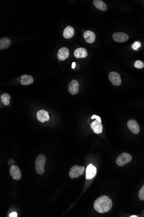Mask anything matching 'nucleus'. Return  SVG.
I'll return each mask as SVG.
<instances>
[{"mask_svg":"<svg viewBox=\"0 0 144 217\" xmlns=\"http://www.w3.org/2000/svg\"><path fill=\"white\" fill-rule=\"evenodd\" d=\"M112 205L111 198L106 196H101L95 201L94 204V209L100 213H107L110 211Z\"/></svg>","mask_w":144,"mask_h":217,"instance_id":"f257e3e1","label":"nucleus"},{"mask_svg":"<svg viewBox=\"0 0 144 217\" xmlns=\"http://www.w3.org/2000/svg\"><path fill=\"white\" fill-rule=\"evenodd\" d=\"M45 162L46 158L44 154H40L36 157L35 162V169L36 173L38 175H42L44 173Z\"/></svg>","mask_w":144,"mask_h":217,"instance_id":"f03ea898","label":"nucleus"},{"mask_svg":"<svg viewBox=\"0 0 144 217\" xmlns=\"http://www.w3.org/2000/svg\"><path fill=\"white\" fill-rule=\"evenodd\" d=\"M132 160V156L127 153H123L118 156L116 160V163L119 167H123L124 165L130 162Z\"/></svg>","mask_w":144,"mask_h":217,"instance_id":"7ed1b4c3","label":"nucleus"},{"mask_svg":"<svg viewBox=\"0 0 144 217\" xmlns=\"http://www.w3.org/2000/svg\"><path fill=\"white\" fill-rule=\"evenodd\" d=\"M85 168L84 167L80 166H73L70 169L69 172V176L71 179L78 178L79 176L82 175L84 173Z\"/></svg>","mask_w":144,"mask_h":217,"instance_id":"20e7f679","label":"nucleus"},{"mask_svg":"<svg viewBox=\"0 0 144 217\" xmlns=\"http://www.w3.org/2000/svg\"><path fill=\"white\" fill-rule=\"evenodd\" d=\"M108 79L112 84L115 86H119L121 84L120 74L116 72H111L108 74Z\"/></svg>","mask_w":144,"mask_h":217,"instance_id":"39448f33","label":"nucleus"},{"mask_svg":"<svg viewBox=\"0 0 144 217\" xmlns=\"http://www.w3.org/2000/svg\"><path fill=\"white\" fill-rule=\"evenodd\" d=\"M113 40L118 43H124L129 39V36L126 33L123 32H115L113 34Z\"/></svg>","mask_w":144,"mask_h":217,"instance_id":"423d86ee","label":"nucleus"},{"mask_svg":"<svg viewBox=\"0 0 144 217\" xmlns=\"http://www.w3.org/2000/svg\"><path fill=\"white\" fill-rule=\"evenodd\" d=\"M10 174L14 180H19L22 177L21 173L17 166L13 165L10 168Z\"/></svg>","mask_w":144,"mask_h":217,"instance_id":"0eeeda50","label":"nucleus"},{"mask_svg":"<svg viewBox=\"0 0 144 217\" xmlns=\"http://www.w3.org/2000/svg\"><path fill=\"white\" fill-rule=\"evenodd\" d=\"M128 129L134 134H138L140 131V127L137 122L135 120L131 119L128 121L127 124Z\"/></svg>","mask_w":144,"mask_h":217,"instance_id":"6e6552de","label":"nucleus"},{"mask_svg":"<svg viewBox=\"0 0 144 217\" xmlns=\"http://www.w3.org/2000/svg\"><path fill=\"white\" fill-rule=\"evenodd\" d=\"M97 173V168L92 164L87 166L86 169V179L91 180L95 177Z\"/></svg>","mask_w":144,"mask_h":217,"instance_id":"1a4fd4ad","label":"nucleus"},{"mask_svg":"<svg viewBox=\"0 0 144 217\" xmlns=\"http://www.w3.org/2000/svg\"><path fill=\"white\" fill-rule=\"evenodd\" d=\"M69 50L67 47H63L59 49L57 53V57L59 60L63 61L69 57Z\"/></svg>","mask_w":144,"mask_h":217,"instance_id":"9d476101","label":"nucleus"},{"mask_svg":"<svg viewBox=\"0 0 144 217\" xmlns=\"http://www.w3.org/2000/svg\"><path fill=\"white\" fill-rule=\"evenodd\" d=\"M37 118L38 121L42 123L48 122L50 119L48 113L47 111L44 110H41L38 111L37 113Z\"/></svg>","mask_w":144,"mask_h":217,"instance_id":"9b49d317","label":"nucleus"},{"mask_svg":"<svg viewBox=\"0 0 144 217\" xmlns=\"http://www.w3.org/2000/svg\"><path fill=\"white\" fill-rule=\"evenodd\" d=\"M79 85L78 82L75 79L72 80L68 84V91L72 95H76L79 91Z\"/></svg>","mask_w":144,"mask_h":217,"instance_id":"f8f14e48","label":"nucleus"},{"mask_svg":"<svg viewBox=\"0 0 144 217\" xmlns=\"http://www.w3.org/2000/svg\"><path fill=\"white\" fill-rule=\"evenodd\" d=\"M91 127L93 130V131L96 134L102 133L103 131V126L102 123L96 120L92 122L91 124Z\"/></svg>","mask_w":144,"mask_h":217,"instance_id":"ddd939ff","label":"nucleus"},{"mask_svg":"<svg viewBox=\"0 0 144 217\" xmlns=\"http://www.w3.org/2000/svg\"><path fill=\"white\" fill-rule=\"evenodd\" d=\"M74 56L76 58H84L87 57L88 53L85 48L80 47L74 51Z\"/></svg>","mask_w":144,"mask_h":217,"instance_id":"4468645a","label":"nucleus"},{"mask_svg":"<svg viewBox=\"0 0 144 217\" xmlns=\"http://www.w3.org/2000/svg\"><path fill=\"white\" fill-rule=\"evenodd\" d=\"M83 37L85 41L89 44H92L95 41L96 36L93 32L87 30L84 32Z\"/></svg>","mask_w":144,"mask_h":217,"instance_id":"2eb2a0df","label":"nucleus"},{"mask_svg":"<svg viewBox=\"0 0 144 217\" xmlns=\"http://www.w3.org/2000/svg\"><path fill=\"white\" fill-rule=\"evenodd\" d=\"M21 80L20 83L23 86H28L32 84L33 82L34 79L31 75H28L26 74L23 75L21 76Z\"/></svg>","mask_w":144,"mask_h":217,"instance_id":"dca6fc26","label":"nucleus"},{"mask_svg":"<svg viewBox=\"0 0 144 217\" xmlns=\"http://www.w3.org/2000/svg\"><path fill=\"white\" fill-rule=\"evenodd\" d=\"M93 3L98 9L103 11L107 10V5L103 1L101 0H94L93 1Z\"/></svg>","mask_w":144,"mask_h":217,"instance_id":"f3484780","label":"nucleus"},{"mask_svg":"<svg viewBox=\"0 0 144 217\" xmlns=\"http://www.w3.org/2000/svg\"><path fill=\"white\" fill-rule=\"evenodd\" d=\"M75 33L74 29L71 26H68L63 32V36L66 39H70L74 36Z\"/></svg>","mask_w":144,"mask_h":217,"instance_id":"a211bd4d","label":"nucleus"},{"mask_svg":"<svg viewBox=\"0 0 144 217\" xmlns=\"http://www.w3.org/2000/svg\"><path fill=\"white\" fill-rule=\"evenodd\" d=\"M11 41L7 37H2L0 39V49L5 50L8 48L10 45Z\"/></svg>","mask_w":144,"mask_h":217,"instance_id":"6ab92c4d","label":"nucleus"},{"mask_svg":"<svg viewBox=\"0 0 144 217\" xmlns=\"http://www.w3.org/2000/svg\"><path fill=\"white\" fill-rule=\"evenodd\" d=\"M1 100L3 104L5 105H8L10 103V97L9 94L7 93H4L2 94L1 96Z\"/></svg>","mask_w":144,"mask_h":217,"instance_id":"aec40b11","label":"nucleus"},{"mask_svg":"<svg viewBox=\"0 0 144 217\" xmlns=\"http://www.w3.org/2000/svg\"><path fill=\"white\" fill-rule=\"evenodd\" d=\"M134 66L136 68L138 69H141V68H143L144 67V62L141 60H137L134 63Z\"/></svg>","mask_w":144,"mask_h":217,"instance_id":"412c9836","label":"nucleus"},{"mask_svg":"<svg viewBox=\"0 0 144 217\" xmlns=\"http://www.w3.org/2000/svg\"><path fill=\"white\" fill-rule=\"evenodd\" d=\"M141 46V42L139 41H135L132 46V48L135 50H137Z\"/></svg>","mask_w":144,"mask_h":217,"instance_id":"4be33fe9","label":"nucleus"},{"mask_svg":"<svg viewBox=\"0 0 144 217\" xmlns=\"http://www.w3.org/2000/svg\"><path fill=\"white\" fill-rule=\"evenodd\" d=\"M139 199L141 201L144 200V185L142 186V188L140 189L139 193Z\"/></svg>","mask_w":144,"mask_h":217,"instance_id":"5701e85b","label":"nucleus"},{"mask_svg":"<svg viewBox=\"0 0 144 217\" xmlns=\"http://www.w3.org/2000/svg\"><path fill=\"white\" fill-rule=\"evenodd\" d=\"M94 118L96 119V120H97L98 121L100 122H102V120H101V117H100L96 115H93L91 117V119H94Z\"/></svg>","mask_w":144,"mask_h":217,"instance_id":"b1692460","label":"nucleus"},{"mask_svg":"<svg viewBox=\"0 0 144 217\" xmlns=\"http://www.w3.org/2000/svg\"><path fill=\"white\" fill-rule=\"evenodd\" d=\"M10 217H17V213L16 212H13L12 213H10L9 215Z\"/></svg>","mask_w":144,"mask_h":217,"instance_id":"393cba45","label":"nucleus"},{"mask_svg":"<svg viewBox=\"0 0 144 217\" xmlns=\"http://www.w3.org/2000/svg\"><path fill=\"white\" fill-rule=\"evenodd\" d=\"M76 63H75V62H73L72 63V68H75V67H76Z\"/></svg>","mask_w":144,"mask_h":217,"instance_id":"a878e982","label":"nucleus"},{"mask_svg":"<svg viewBox=\"0 0 144 217\" xmlns=\"http://www.w3.org/2000/svg\"><path fill=\"white\" fill-rule=\"evenodd\" d=\"M137 216H130V217H137Z\"/></svg>","mask_w":144,"mask_h":217,"instance_id":"bb28decb","label":"nucleus"}]
</instances>
